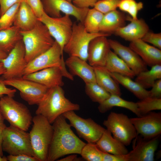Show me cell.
Instances as JSON below:
<instances>
[{
	"mask_svg": "<svg viewBox=\"0 0 161 161\" xmlns=\"http://www.w3.org/2000/svg\"><path fill=\"white\" fill-rule=\"evenodd\" d=\"M62 114L52 124L53 133L48 154L47 161L57 160L66 155L80 154L86 144L75 134L70 125Z\"/></svg>",
	"mask_w": 161,
	"mask_h": 161,
	"instance_id": "1",
	"label": "cell"
},
{
	"mask_svg": "<svg viewBox=\"0 0 161 161\" xmlns=\"http://www.w3.org/2000/svg\"><path fill=\"white\" fill-rule=\"evenodd\" d=\"M38 106L36 114L43 116L51 124L64 113L80 109L78 104L72 103L65 97L64 91L60 86L48 89Z\"/></svg>",
	"mask_w": 161,
	"mask_h": 161,
	"instance_id": "2",
	"label": "cell"
},
{
	"mask_svg": "<svg viewBox=\"0 0 161 161\" xmlns=\"http://www.w3.org/2000/svg\"><path fill=\"white\" fill-rule=\"evenodd\" d=\"M21 32L25 49V59L27 63L49 49L55 42L46 26L38 20L32 29L27 31H21Z\"/></svg>",
	"mask_w": 161,
	"mask_h": 161,
	"instance_id": "3",
	"label": "cell"
},
{
	"mask_svg": "<svg viewBox=\"0 0 161 161\" xmlns=\"http://www.w3.org/2000/svg\"><path fill=\"white\" fill-rule=\"evenodd\" d=\"M32 121L33 124L29 134L35 156L40 161H47L53 133L52 125L40 115H36L32 117Z\"/></svg>",
	"mask_w": 161,
	"mask_h": 161,
	"instance_id": "4",
	"label": "cell"
},
{
	"mask_svg": "<svg viewBox=\"0 0 161 161\" xmlns=\"http://www.w3.org/2000/svg\"><path fill=\"white\" fill-rule=\"evenodd\" d=\"M63 53L60 46L55 41L49 49L27 63L23 75L46 68L58 67L61 69L63 77L73 80V76L66 69Z\"/></svg>",
	"mask_w": 161,
	"mask_h": 161,
	"instance_id": "5",
	"label": "cell"
},
{
	"mask_svg": "<svg viewBox=\"0 0 161 161\" xmlns=\"http://www.w3.org/2000/svg\"><path fill=\"white\" fill-rule=\"evenodd\" d=\"M2 115L10 125L27 131L31 124L32 117L27 107L7 95L0 98Z\"/></svg>",
	"mask_w": 161,
	"mask_h": 161,
	"instance_id": "6",
	"label": "cell"
},
{
	"mask_svg": "<svg viewBox=\"0 0 161 161\" xmlns=\"http://www.w3.org/2000/svg\"><path fill=\"white\" fill-rule=\"evenodd\" d=\"M109 35L100 32L89 33L86 30L83 23L74 22L71 36L64 46L63 51L69 56L77 57L87 61L88 48L91 41L99 36Z\"/></svg>",
	"mask_w": 161,
	"mask_h": 161,
	"instance_id": "7",
	"label": "cell"
},
{
	"mask_svg": "<svg viewBox=\"0 0 161 161\" xmlns=\"http://www.w3.org/2000/svg\"><path fill=\"white\" fill-rule=\"evenodd\" d=\"M26 131L10 125L6 126L2 134L3 151L9 155L25 154L35 157L29 133Z\"/></svg>",
	"mask_w": 161,
	"mask_h": 161,
	"instance_id": "8",
	"label": "cell"
},
{
	"mask_svg": "<svg viewBox=\"0 0 161 161\" xmlns=\"http://www.w3.org/2000/svg\"><path fill=\"white\" fill-rule=\"evenodd\" d=\"M103 124L114 137L126 146L129 145L137 136L130 118L123 113L111 112Z\"/></svg>",
	"mask_w": 161,
	"mask_h": 161,
	"instance_id": "9",
	"label": "cell"
},
{
	"mask_svg": "<svg viewBox=\"0 0 161 161\" xmlns=\"http://www.w3.org/2000/svg\"><path fill=\"white\" fill-rule=\"evenodd\" d=\"M38 20L47 27L50 35L60 46L64 48L71 36L73 23L70 16L65 15L59 17H51L44 12Z\"/></svg>",
	"mask_w": 161,
	"mask_h": 161,
	"instance_id": "10",
	"label": "cell"
},
{
	"mask_svg": "<svg viewBox=\"0 0 161 161\" xmlns=\"http://www.w3.org/2000/svg\"><path fill=\"white\" fill-rule=\"evenodd\" d=\"M62 115L69 122L79 137L87 143H96L106 129L91 118L84 119L77 115L74 111L66 112Z\"/></svg>",
	"mask_w": 161,
	"mask_h": 161,
	"instance_id": "11",
	"label": "cell"
},
{
	"mask_svg": "<svg viewBox=\"0 0 161 161\" xmlns=\"http://www.w3.org/2000/svg\"><path fill=\"white\" fill-rule=\"evenodd\" d=\"M0 82L18 89L21 98L31 105H38L48 89L43 85L22 77L0 80Z\"/></svg>",
	"mask_w": 161,
	"mask_h": 161,
	"instance_id": "12",
	"label": "cell"
},
{
	"mask_svg": "<svg viewBox=\"0 0 161 161\" xmlns=\"http://www.w3.org/2000/svg\"><path fill=\"white\" fill-rule=\"evenodd\" d=\"M25 55L24 46L21 40L17 43L6 58L1 61L6 71L0 77V80L22 77L27 64Z\"/></svg>",
	"mask_w": 161,
	"mask_h": 161,
	"instance_id": "13",
	"label": "cell"
},
{
	"mask_svg": "<svg viewBox=\"0 0 161 161\" xmlns=\"http://www.w3.org/2000/svg\"><path fill=\"white\" fill-rule=\"evenodd\" d=\"M44 12L53 17L61 16V12L74 16L83 24L89 8L76 7L67 0H41Z\"/></svg>",
	"mask_w": 161,
	"mask_h": 161,
	"instance_id": "14",
	"label": "cell"
},
{
	"mask_svg": "<svg viewBox=\"0 0 161 161\" xmlns=\"http://www.w3.org/2000/svg\"><path fill=\"white\" fill-rule=\"evenodd\" d=\"M137 135L150 139L161 134V112L151 111L140 117L130 118Z\"/></svg>",
	"mask_w": 161,
	"mask_h": 161,
	"instance_id": "15",
	"label": "cell"
},
{
	"mask_svg": "<svg viewBox=\"0 0 161 161\" xmlns=\"http://www.w3.org/2000/svg\"><path fill=\"white\" fill-rule=\"evenodd\" d=\"M160 135L150 139L137 135L136 143L132 150L128 153L129 161H154Z\"/></svg>",
	"mask_w": 161,
	"mask_h": 161,
	"instance_id": "16",
	"label": "cell"
},
{
	"mask_svg": "<svg viewBox=\"0 0 161 161\" xmlns=\"http://www.w3.org/2000/svg\"><path fill=\"white\" fill-rule=\"evenodd\" d=\"M108 41L110 49L126 64L136 76L141 72L148 70L145 63L129 47L115 40L109 39Z\"/></svg>",
	"mask_w": 161,
	"mask_h": 161,
	"instance_id": "17",
	"label": "cell"
},
{
	"mask_svg": "<svg viewBox=\"0 0 161 161\" xmlns=\"http://www.w3.org/2000/svg\"><path fill=\"white\" fill-rule=\"evenodd\" d=\"M63 77L60 68L49 67L24 75L23 78L43 85L48 89L64 85Z\"/></svg>",
	"mask_w": 161,
	"mask_h": 161,
	"instance_id": "18",
	"label": "cell"
},
{
	"mask_svg": "<svg viewBox=\"0 0 161 161\" xmlns=\"http://www.w3.org/2000/svg\"><path fill=\"white\" fill-rule=\"evenodd\" d=\"M107 36H100L90 41L88 50L87 60L92 66H104L110 48Z\"/></svg>",
	"mask_w": 161,
	"mask_h": 161,
	"instance_id": "19",
	"label": "cell"
},
{
	"mask_svg": "<svg viewBox=\"0 0 161 161\" xmlns=\"http://www.w3.org/2000/svg\"><path fill=\"white\" fill-rule=\"evenodd\" d=\"M127 21L130 22L117 30L114 34L126 41L131 42L141 39L149 30L148 25L142 18L134 19L127 16Z\"/></svg>",
	"mask_w": 161,
	"mask_h": 161,
	"instance_id": "20",
	"label": "cell"
},
{
	"mask_svg": "<svg viewBox=\"0 0 161 161\" xmlns=\"http://www.w3.org/2000/svg\"><path fill=\"white\" fill-rule=\"evenodd\" d=\"M129 47L135 52L148 66L161 65V50L138 39L130 42Z\"/></svg>",
	"mask_w": 161,
	"mask_h": 161,
	"instance_id": "21",
	"label": "cell"
},
{
	"mask_svg": "<svg viewBox=\"0 0 161 161\" xmlns=\"http://www.w3.org/2000/svg\"><path fill=\"white\" fill-rule=\"evenodd\" d=\"M65 64L73 76H78L85 83L96 82L94 67L87 61L77 57L69 56Z\"/></svg>",
	"mask_w": 161,
	"mask_h": 161,
	"instance_id": "22",
	"label": "cell"
},
{
	"mask_svg": "<svg viewBox=\"0 0 161 161\" xmlns=\"http://www.w3.org/2000/svg\"><path fill=\"white\" fill-rule=\"evenodd\" d=\"M38 21V18L26 1L21 2L16 14L13 25L21 31L32 29Z\"/></svg>",
	"mask_w": 161,
	"mask_h": 161,
	"instance_id": "23",
	"label": "cell"
},
{
	"mask_svg": "<svg viewBox=\"0 0 161 161\" xmlns=\"http://www.w3.org/2000/svg\"><path fill=\"white\" fill-rule=\"evenodd\" d=\"M96 144L104 152L115 155L125 154L129 152L126 146L112 136L107 129H106Z\"/></svg>",
	"mask_w": 161,
	"mask_h": 161,
	"instance_id": "24",
	"label": "cell"
},
{
	"mask_svg": "<svg viewBox=\"0 0 161 161\" xmlns=\"http://www.w3.org/2000/svg\"><path fill=\"white\" fill-rule=\"evenodd\" d=\"M127 16L117 10L104 14L100 32L110 35L126 25Z\"/></svg>",
	"mask_w": 161,
	"mask_h": 161,
	"instance_id": "25",
	"label": "cell"
},
{
	"mask_svg": "<svg viewBox=\"0 0 161 161\" xmlns=\"http://www.w3.org/2000/svg\"><path fill=\"white\" fill-rule=\"evenodd\" d=\"M96 83L110 94L121 96L119 84L110 75L103 66H93Z\"/></svg>",
	"mask_w": 161,
	"mask_h": 161,
	"instance_id": "26",
	"label": "cell"
},
{
	"mask_svg": "<svg viewBox=\"0 0 161 161\" xmlns=\"http://www.w3.org/2000/svg\"><path fill=\"white\" fill-rule=\"evenodd\" d=\"M103 67L109 72L117 73L131 79L136 76L126 64L111 49L109 52Z\"/></svg>",
	"mask_w": 161,
	"mask_h": 161,
	"instance_id": "27",
	"label": "cell"
},
{
	"mask_svg": "<svg viewBox=\"0 0 161 161\" xmlns=\"http://www.w3.org/2000/svg\"><path fill=\"white\" fill-rule=\"evenodd\" d=\"M114 107L127 109L137 117L139 116L136 103L126 100L121 98L120 96L115 94H111L108 98L99 103L98 109L100 112L104 113Z\"/></svg>",
	"mask_w": 161,
	"mask_h": 161,
	"instance_id": "28",
	"label": "cell"
},
{
	"mask_svg": "<svg viewBox=\"0 0 161 161\" xmlns=\"http://www.w3.org/2000/svg\"><path fill=\"white\" fill-rule=\"evenodd\" d=\"M22 39L20 30L14 25L0 30V50L8 54Z\"/></svg>",
	"mask_w": 161,
	"mask_h": 161,
	"instance_id": "29",
	"label": "cell"
},
{
	"mask_svg": "<svg viewBox=\"0 0 161 161\" xmlns=\"http://www.w3.org/2000/svg\"><path fill=\"white\" fill-rule=\"evenodd\" d=\"M109 73L119 84L131 92L140 100L149 97V91L144 88L135 81L133 80L131 78L117 73Z\"/></svg>",
	"mask_w": 161,
	"mask_h": 161,
	"instance_id": "30",
	"label": "cell"
},
{
	"mask_svg": "<svg viewBox=\"0 0 161 161\" xmlns=\"http://www.w3.org/2000/svg\"><path fill=\"white\" fill-rule=\"evenodd\" d=\"M151 67L150 70L139 73L135 80L145 89L151 88L157 80L161 79V65H156Z\"/></svg>",
	"mask_w": 161,
	"mask_h": 161,
	"instance_id": "31",
	"label": "cell"
},
{
	"mask_svg": "<svg viewBox=\"0 0 161 161\" xmlns=\"http://www.w3.org/2000/svg\"><path fill=\"white\" fill-rule=\"evenodd\" d=\"M103 15L94 8H89L83 24L86 31L92 33L100 32V27Z\"/></svg>",
	"mask_w": 161,
	"mask_h": 161,
	"instance_id": "32",
	"label": "cell"
},
{
	"mask_svg": "<svg viewBox=\"0 0 161 161\" xmlns=\"http://www.w3.org/2000/svg\"><path fill=\"white\" fill-rule=\"evenodd\" d=\"M85 92L87 95L94 102L100 103L108 98L110 94L96 82L86 83Z\"/></svg>",
	"mask_w": 161,
	"mask_h": 161,
	"instance_id": "33",
	"label": "cell"
},
{
	"mask_svg": "<svg viewBox=\"0 0 161 161\" xmlns=\"http://www.w3.org/2000/svg\"><path fill=\"white\" fill-rule=\"evenodd\" d=\"M136 103L139 117L153 110L161 109V98L148 97Z\"/></svg>",
	"mask_w": 161,
	"mask_h": 161,
	"instance_id": "34",
	"label": "cell"
},
{
	"mask_svg": "<svg viewBox=\"0 0 161 161\" xmlns=\"http://www.w3.org/2000/svg\"><path fill=\"white\" fill-rule=\"evenodd\" d=\"M143 7L141 2H137L135 0H120L118 8L121 11L128 13L133 19H137L138 12Z\"/></svg>",
	"mask_w": 161,
	"mask_h": 161,
	"instance_id": "35",
	"label": "cell"
},
{
	"mask_svg": "<svg viewBox=\"0 0 161 161\" xmlns=\"http://www.w3.org/2000/svg\"><path fill=\"white\" fill-rule=\"evenodd\" d=\"M103 152L95 143H87L83 148L80 155L88 161H102Z\"/></svg>",
	"mask_w": 161,
	"mask_h": 161,
	"instance_id": "36",
	"label": "cell"
},
{
	"mask_svg": "<svg viewBox=\"0 0 161 161\" xmlns=\"http://www.w3.org/2000/svg\"><path fill=\"white\" fill-rule=\"evenodd\" d=\"M20 4H14L0 16V30L6 29L12 26Z\"/></svg>",
	"mask_w": 161,
	"mask_h": 161,
	"instance_id": "37",
	"label": "cell"
},
{
	"mask_svg": "<svg viewBox=\"0 0 161 161\" xmlns=\"http://www.w3.org/2000/svg\"><path fill=\"white\" fill-rule=\"evenodd\" d=\"M120 0H99L94 8L103 14L117 10Z\"/></svg>",
	"mask_w": 161,
	"mask_h": 161,
	"instance_id": "38",
	"label": "cell"
},
{
	"mask_svg": "<svg viewBox=\"0 0 161 161\" xmlns=\"http://www.w3.org/2000/svg\"><path fill=\"white\" fill-rule=\"evenodd\" d=\"M141 39L144 41L152 44L154 46L161 49V33H155L149 30L147 32Z\"/></svg>",
	"mask_w": 161,
	"mask_h": 161,
	"instance_id": "39",
	"label": "cell"
},
{
	"mask_svg": "<svg viewBox=\"0 0 161 161\" xmlns=\"http://www.w3.org/2000/svg\"><path fill=\"white\" fill-rule=\"evenodd\" d=\"M38 18H40L44 12L41 0H26Z\"/></svg>",
	"mask_w": 161,
	"mask_h": 161,
	"instance_id": "40",
	"label": "cell"
},
{
	"mask_svg": "<svg viewBox=\"0 0 161 161\" xmlns=\"http://www.w3.org/2000/svg\"><path fill=\"white\" fill-rule=\"evenodd\" d=\"M102 161H129V157L128 154L115 155L103 152Z\"/></svg>",
	"mask_w": 161,
	"mask_h": 161,
	"instance_id": "41",
	"label": "cell"
},
{
	"mask_svg": "<svg viewBox=\"0 0 161 161\" xmlns=\"http://www.w3.org/2000/svg\"><path fill=\"white\" fill-rule=\"evenodd\" d=\"M9 161H40L37 158L25 154L9 155L7 157Z\"/></svg>",
	"mask_w": 161,
	"mask_h": 161,
	"instance_id": "42",
	"label": "cell"
},
{
	"mask_svg": "<svg viewBox=\"0 0 161 161\" xmlns=\"http://www.w3.org/2000/svg\"><path fill=\"white\" fill-rule=\"evenodd\" d=\"M25 1L26 0H0V16L14 4Z\"/></svg>",
	"mask_w": 161,
	"mask_h": 161,
	"instance_id": "43",
	"label": "cell"
},
{
	"mask_svg": "<svg viewBox=\"0 0 161 161\" xmlns=\"http://www.w3.org/2000/svg\"><path fill=\"white\" fill-rule=\"evenodd\" d=\"M149 91V97L156 98H161V79L157 80Z\"/></svg>",
	"mask_w": 161,
	"mask_h": 161,
	"instance_id": "44",
	"label": "cell"
},
{
	"mask_svg": "<svg viewBox=\"0 0 161 161\" xmlns=\"http://www.w3.org/2000/svg\"><path fill=\"white\" fill-rule=\"evenodd\" d=\"M99 0H73V4L77 7L81 8H89L93 7Z\"/></svg>",
	"mask_w": 161,
	"mask_h": 161,
	"instance_id": "45",
	"label": "cell"
},
{
	"mask_svg": "<svg viewBox=\"0 0 161 161\" xmlns=\"http://www.w3.org/2000/svg\"><path fill=\"white\" fill-rule=\"evenodd\" d=\"M16 92V89L8 88L3 83L0 82V98L4 95L13 97Z\"/></svg>",
	"mask_w": 161,
	"mask_h": 161,
	"instance_id": "46",
	"label": "cell"
},
{
	"mask_svg": "<svg viewBox=\"0 0 161 161\" xmlns=\"http://www.w3.org/2000/svg\"><path fill=\"white\" fill-rule=\"evenodd\" d=\"M81 159L77 157L76 154H72L67 157L57 160L58 161H81Z\"/></svg>",
	"mask_w": 161,
	"mask_h": 161,
	"instance_id": "47",
	"label": "cell"
},
{
	"mask_svg": "<svg viewBox=\"0 0 161 161\" xmlns=\"http://www.w3.org/2000/svg\"><path fill=\"white\" fill-rule=\"evenodd\" d=\"M6 126L4 123L0 125V156L2 157L4 156L1 145L2 134L3 130Z\"/></svg>",
	"mask_w": 161,
	"mask_h": 161,
	"instance_id": "48",
	"label": "cell"
},
{
	"mask_svg": "<svg viewBox=\"0 0 161 161\" xmlns=\"http://www.w3.org/2000/svg\"><path fill=\"white\" fill-rule=\"evenodd\" d=\"M8 54L0 50V62L4 59L7 56Z\"/></svg>",
	"mask_w": 161,
	"mask_h": 161,
	"instance_id": "49",
	"label": "cell"
},
{
	"mask_svg": "<svg viewBox=\"0 0 161 161\" xmlns=\"http://www.w3.org/2000/svg\"><path fill=\"white\" fill-rule=\"evenodd\" d=\"M6 71L2 63L0 62V76L3 74Z\"/></svg>",
	"mask_w": 161,
	"mask_h": 161,
	"instance_id": "50",
	"label": "cell"
},
{
	"mask_svg": "<svg viewBox=\"0 0 161 161\" xmlns=\"http://www.w3.org/2000/svg\"><path fill=\"white\" fill-rule=\"evenodd\" d=\"M4 119L2 115L0 105V125L4 123Z\"/></svg>",
	"mask_w": 161,
	"mask_h": 161,
	"instance_id": "51",
	"label": "cell"
},
{
	"mask_svg": "<svg viewBox=\"0 0 161 161\" xmlns=\"http://www.w3.org/2000/svg\"><path fill=\"white\" fill-rule=\"evenodd\" d=\"M7 157L4 156L3 157L0 156V161H7Z\"/></svg>",
	"mask_w": 161,
	"mask_h": 161,
	"instance_id": "52",
	"label": "cell"
},
{
	"mask_svg": "<svg viewBox=\"0 0 161 161\" xmlns=\"http://www.w3.org/2000/svg\"><path fill=\"white\" fill-rule=\"evenodd\" d=\"M67 1H69V2H71V1H72L73 0H67Z\"/></svg>",
	"mask_w": 161,
	"mask_h": 161,
	"instance_id": "53",
	"label": "cell"
}]
</instances>
